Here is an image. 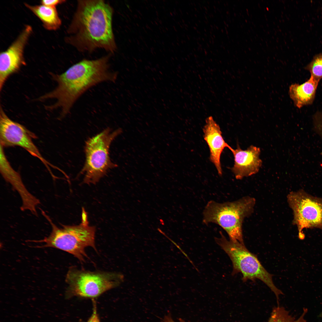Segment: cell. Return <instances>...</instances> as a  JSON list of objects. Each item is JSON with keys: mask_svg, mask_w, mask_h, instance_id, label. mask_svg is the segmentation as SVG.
Returning <instances> with one entry per match:
<instances>
[{"mask_svg": "<svg viewBox=\"0 0 322 322\" xmlns=\"http://www.w3.org/2000/svg\"><path fill=\"white\" fill-rule=\"evenodd\" d=\"M110 58L109 55L95 60L83 59L61 74H52L57 86L38 100L55 99L57 101L55 103L46 108L50 110L60 108V117H64L77 100L89 88L102 82L116 81L118 74L110 70Z\"/></svg>", "mask_w": 322, "mask_h": 322, "instance_id": "1", "label": "cell"}, {"mask_svg": "<svg viewBox=\"0 0 322 322\" xmlns=\"http://www.w3.org/2000/svg\"><path fill=\"white\" fill-rule=\"evenodd\" d=\"M113 10L103 0H79L66 41L79 51L97 48L114 52L117 46L112 28Z\"/></svg>", "mask_w": 322, "mask_h": 322, "instance_id": "2", "label": "cell"}, {"mask_svg": "<svg viewBox=\"0 0 322 322\" xmlns=\"http://www.w3.org/2000/svg\"><path fill=\"white\" fill-rule=\"evenodd\" d=\"M43 215L51 225L52 231L49 235L43 239L33 242L43 243L39 247H52L69 253L80 262L87 258L85 248L91 247L97 251L95 242V227L89 225L87 214L82 208L81 222L78 225H62L59 227L43 211Z\"/></svg>", "mask_w": 322, "mask_h": 322, "instance_id": "3", "label": "cell"}, {"mask_svg": "<svg viewBox=\"0 0 322 322\" xmlns=\"http://www.w3.org/2000/svg\"><path fill=\"white\" fill-rule=\"evenodd\" d=\"M255 199L249 196L232 202L219 203L211 200L203 213V222L205 225L216 224L227 233L230 240L244 244L242 232L244 219L253 213Z\"/></svg>", "mask_w": 322, "mask_h": 322, "instance_id": "4", "label": "cell"}, {"mask_svg": "<svg viewBox=\"0 0 322 322\" xmlns=\"http://www.w3.org/2000/svg\"><path fill=\"white\" fill-rule=\"evenodd\" d=\"M122 132L121 128L112 131L107 128L86 140L85 161L80 174L84 175L83 183L95 184L110 169L117 167L110 159L109 150L112 142Z\"/></svg>", "mask_w": 322, "mask_h": 322, "instance_id": "5", "label": "cell"}, {"mask_svg": "<svg viewBox=\"0 0 322 322\" xmlns=\"http://www.w3.org/2000/svg\"><path fill=\"white\" fill-rule=\"evenodd\" d=\"M219 233L220 236L215 237V239L232 261L233 268L232 274L241 273L244 282L248 280L254 281L256 279H260L274 293L278 304L279 296L283 293L274 284L272 279L273 275L266 270L257 256L250 252L244 244L230 240L229 241L222 232Z\"/></svg>", "mask_w": 322, "mask_h": 322, "instance_id": "6", "label": "cell"}, {"mask_svg": "<svg viewBox=\"0 0 322 322\" xmlns=\"http://www.w3.org/2000/svg\"><path fill=\"white\" fill-rule=\"evenodd\" d=\"M124 275L116 272H91L70 267L66 281L68 287L66 296L94 299L106 291L118 286Z\"/></svg>", "mask_w": 322, "mask_h": 322, "instance_id": "7", "label": "cell"}, {"mask_svg": "<svg viewBox=\"0 0 322 322\" xmlns=\"http://www.w3.org/2000/svg\"><path fill=\"white\" fill-rule=\"evenodd\" d=\"M287 200L293 212L292 223L297 227L300 239L305 237L302 232L305 228H315L322 230V198L300 189L289 193Z\"/></svg>", "mask_w": 322, "mask_h": 322, "instance_id": "8", "label": "cell"}, {"mask_svg": "<svg viewBox=\"0 0 322 322\" xmlns=\"http://www.w3.org/2000/svg\"><path fill=\"white\" fill-rule=\"evenodd\" d=\"M0 145L4 146H18L40 160L52 174L49 166L57 168L46 160L33 143L36 136L20 124L13 121L6 114L1 106L0 109Z\"/></svg>", "mask_w": 322, "mask_h": 322, "instance_id": "9", "label": "cell"}, {"mask_svg": "<svg viewBox=\"0 0 322 322\" xmlns=\"http://www.w3.org/2000/svg\"><path fill=\"white\" fill-rule=\"evenodd\" d=\"M32 28L26 25L16 40L0 55L1 91L9 77L26 64L24 57L25 47L32 32Z\"/></svg>", "mask_w": 322, "mask_h": 322, "instance_id": "10", "label": "cell"}, {"mask_svg": "<svg viewBox=\"0 0 322 322\" xmlns=\"http://www.w3.org/2000/svg\"><path fill=\"white\" fill-rule=\"evenodd\" d=\"M0 170L5 180L11 184L19 194L22 201L21 209L28 210L35 215H37V206L40 203L39 200L31 193L23 183L19 173L12 167L4 153L3 147H0Z\"/></svg>", "mask_w": 322, "mask_h": 322, "instance_id": "11", "label": "cell"}, {"mask_svg": "<svg viewBox=\"0 0 322 322\" xmlns=\"http://www.w3.org/2000/svg\"><path fill=\"white\" fill-rule=\"evenodd\" d=\"M234 157V164L231 170L236 178L241 179L258 172L262 164L259 158V148L251 145L247 149L242 150L239 144L237 148L231 150Z\"/></svg>", "mask_w": 322, "mask_h": 322, "instance_id": "12", "label": "cell"}, {"mask_svg": "<svg viewBox=\"0 0 322 322\" xmlns=\"http://www.w3.org/2000/svg\"><path fill=\"white\" fill-rule=\"evenodd\" d=\"M204 138L210 151V159L215 165L219 176L222 174L220 157L224 149L227 148L230 151L233 148L224 140L219 125L212 116L206 120V124L203 129Z\"/></svg>", "mask_w": 322, "mask_h": 322, "instance_id": "13", "label": "cell"}, {"mask_svg": "<svg viewBox=\"0 0 322 322\" xmlns=\"http://www.w3.org/2000/svg\"><path fill=\"white\" fill-rule=\"evenodd\" d=\"M319 81L310 76L301 84L295 83L290 86L289 95L296 107L300 109L312 104Z\"/></svg>", "mask_w": 322, "mask_h": 322, "instance_id": "14", "label": "cell"}, {"mask_svg": "<svg viewBox=\"0 0 322 322\" xmlns=\"http://www.w3.org/2000/svg\"><path fill=\"white\" fill-rule=\"evenodd\" d=\"M24 4L41 21L45 29L55 30L60 28L61 21L56 7L42 4L32 5L24 3Z\"/></svg>", "mask_w": 322, "mask_h": 322, "instance_id": "15", "label": "cell"}, {"mask_svg": "<svg viewBox=\"0 0 322 322\" xmlns=\"http://www.w3.org/2000/svg\"><path fill=\"white\" fill-rule=\"evenodd\" d=\"M307 311L304 308L301 316L295 320L284 308L278 305L273 308L268 322H307L304 317Z\"/></svg>", "mask_w": 322, "mask_h": 322, "instance_id": "16", "label": "cell"}, {"mask_svg": "<svg viewBox=\"0 0 322 322\" xmlns=\"http://www.w3.org/2000/svg\"><path fill=\"white\" fill-rule=\"evenodd\" d=\"M304 69L309 72L311 77L320 81L322 78V52L315 55Z\"/></svg>", "mask_w": 322, "mask_h": 322, "instance_id": "17", "label": "cell"}, {"mask_svg": "<svg viewBox=\"0 0 322 322\" xmlns=\"http://www.w3.org/2000/svg\"><path fill=\"white\" fill-rule=\"evenodd\" d=\"M312 128L315 133L322 140V111H318L312 117Z\"/></svg>", "mask_w": 322, "mask_h": 322, "instance_id": "18", "label": "cell"}, {"mask_svg": "<svg viewBox=\"0 0 322 322\" xmlns=\"http://www.w3.org/2000/svg\"><path fill=\"white\" fill-rule=\"evenodd\" d=\"M92 313L86 322H100L97 312L96 303L94 299H92Z\"/></svg>", "mask_w": 322, "mask_h": 322, "instance_id": "19", "label": "cell"}, {"mask_svg": "<svg viewBox=\"0 0 322 322\" xmlns=\"http://www.w3.org/2000/svg\"><path fill=\"white\" fill-rule=\"evenodd\" d=\"M65 0H42L41 1V4L52 7H56L57 5L64 3Z\"/></svg>", "mask_w": 322, "mask_h": 322, "instance_id": "20", "label": "cell"}, {"mask_svg": "<svg viewBox=\"0 0 322 322\" xmlns=\"http://www.w3.org/2000/svg\"><path fill=\"white\" fill-rule=\"evenodd\" d=\"M178 322H186L181 318L179 319ZM161 322H176L172 318L171 314H168L162 319Z\"/></svg>", "mask_w": 322, "mask_h": 322, "instance_id": "21", "label": "cell"}, {"mask_svg": "<svg viewBox=\"0 0 322 322\" xmlns=\"http://www.w3.org/2000/svg\"><path fill=\"white\" fill-rule=\"evenodd\" d=\"M320 317H321V318H322V312H321V313L320 314Z\"/></svg>", "mask_w": 322, "mask_h": 322, "instance_id": "22", "label": "cell"}]
</instances>
